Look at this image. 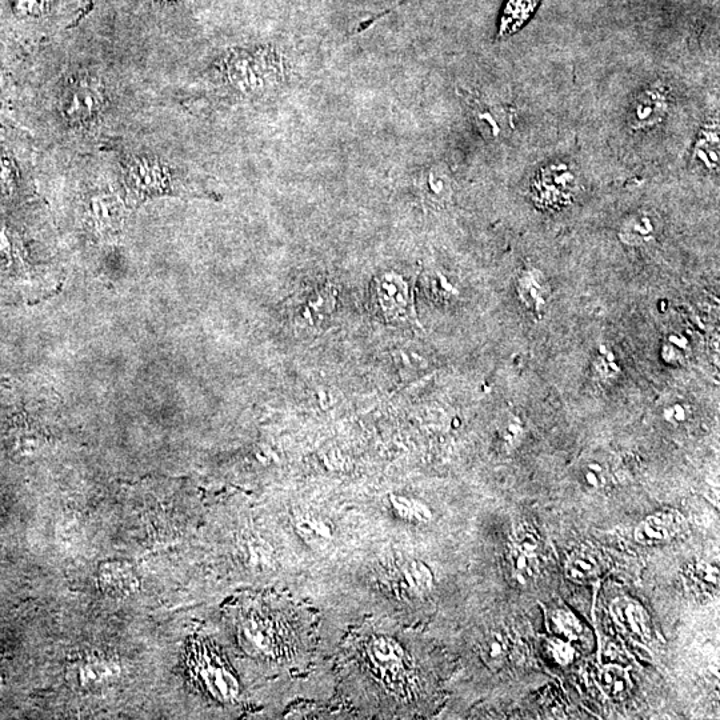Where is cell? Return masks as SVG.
I'll return each instance as SVG.
<instances>
[{
  "mask_svg": "<svg viewBox=\"0 0 720 720\" xmlns=\"http://www.w3.org/2000/svg\"><path fill=\"white\" fill-rule=\"evenodd\" d=\"M512 547L519 548V550L530 552V554L538 555L540 550V540L536 532L531 527L522 524L516 528L514 532V538H512Z\"/></svg>",
  "mask_w": 720,
  "mask_h": 720,
  "instance_id": "44dd1931",
  "label": "cell"
},
{
  "mask_svg": "<svg viewBox=\"0 0 720 720\" xmlns=\"http://www.w3.org/2000/svg\"><path fill=\"white\" fill-rule=\"evenodd\" d=\"M390 500L395 514L408 522L423 523L431 519V511L416 500L396 495H391Z\"/></svg>",
  "mask_w": 720,
  "mask_h": 720,
  "instance_id": "ac0fdd59",
  "label": "cell"
},
{
  "mask_svg": "<svg viewBox=\"0 0 720 720\" xmlns=\"http://www.w3.org/2000/svg\"><path fill=\"white\" fill-rule=\"evenodd\" d=\"M510 559L512 567H514L515 576L526 582L538 575L539 559L538 555L530 554V552L519 550L511 546Z\"/></svg>",
  "mask_w": 720,
  "mask_h": 720,
  "instance_id": "d6986e66",
  "label": "cell"
},
{
  "mask_svg": "<svg viewBox=\"0 0 720 720\" xmlns=\"http://www.w3.org/2000/svg\"><path fill=\"white\" fill-rule=\"evenodd\" d=\"M596 682L603 694L610 699H622L631 690V679L626 668L619 664H604L596 675Z\"/></svg>",
  "mask_w": 720,
  "mask_h": 720,
  "instance_id": "4fadbf2b",
  "label": "cell"
},
{
  "mask_svg": "<svg viewBox=\"0 0 720 720\" xmlns=\"http://www.w3.org/2000/svg\"><path fill=\"white\" fill-rule=\"evenodd\" d=\"M99 580L100 586L111 594H130L136 586L134 571L122 563L104 564Z\"/></svg>",
  "mask_w": 720,
  "mask_h": 720,
  "instance_id": "5bb4252c",
  "label": "cell"
},
{
  "mask_svg": "<svg viewBox=\"0 0 720 720\" xmlns=\"http://www.w3.org/2000/svg\"><path fill=\"white\" fill-rule=\"evenodd\" d=\"M602 571V559L590 547H580L568 558L566 575L575 583H590L598 579Z\"/></svg>",
  "mask_w": 720,
  "mask_h": 720,
  "instance_id": "9c48e42d",
  "label": "cell"
},
{
  "mask_svg": "<svg viewBox=\"0 0 720 720\" xmlns=\"http://www.w3.org/2000/svg\"><path fill=\"white\" fill-rule=\"evenodd\" d=\"M686 530V520L676 511L648 516L636 527L635 539L644 546H659L678 539Z\"/></svg>",
  "mask_w": 720,
  "mask_h": 720,
  "instance_id": "5b68a950",
  "label": "cell"
},
{
  "mask_svg": "<svg viewBox=\"0 0 720 720\" xmlns=\"http://www.w3.org/2000/svg\"><path fill=\"white\" fill-rule=\"evenodd\" d=\"M610 614L616 626L631 639L639 643L651 642L654 632L651 618L638 602L630 598L615 599L611 603Z\"/></svg>",
  "mask_w": 720,
  "mask_h": 720,
  "instance_id": "8992f818",
  "label": "cell"
},
{
  "mask_svg": "<svg viewBox=\"0 0 720 720\" xmlns=\"http://www.w3.org/2000/svg\"><path fill=\"white\" fill-rule=\"evenodd\" d=\"M600 659H602L603 664H619V666H622L624 660L623 650H620L618 644L608 640L600 650Z\"/></svg>",
  "mask_w": 720,
  "mask_h": 720,
  "instance_id": "cb8c5ba5",
  "label": "cell"
},
{
  "mask_svg": "<svg viewBox=\"0 0 720 720\" xmlns=\"http://www.w3.org/2000/svg\"><path fill=\"white\" fill-rule=\"evenodd\" d=\"M550 651L556 662L563 664V666L574 662L575 648L572 647L571 642H567V640L559 638L552 639L550 642Z\"/></svg>",
  "mask_w": 720,
  "mask_h": 720,
  "instance_id": "7402d4cb",
  "label": "cell"
},
{
  "mask_svg": "<svg viewBox=\"0 0 720 720\" xmlns=\"http://www.w3.org/2000/svg\"><path fill=\"white\" fill-rule=\"evenodd\" d=\"M336 306V294L330 284L316 288L304 298L296 312V323L304 327L318 328L330 318Z\"/></svg>",
  "mask_w": 720,
  "mask_h": 720,
  "instance_id": "52a82bcc",
  "label": "cell"
},
{
  "mask_svg": "<svg viewBox=\"0 0 720 720\" xmlns=\"http://www.w3.org/2000/svg\"><path fill=\"white\" fill-rule=\"evenodd\" d=\"M188 674L200 690L219 702H231L239 695V682L226 660L204 642L191 644L187 655Z\"/></svg>",
  "mask_w": 720,
  "mask_h": 720,
  "instance_id": "6da1fadb",
  "label": "cell"
},
{
  "mask_svg": "<svg viewBox=\"0 0 720 720\" xmlns=\"http://www.w3.org/2000/svg\"><path fill=\"white\" fill-rule=\"evenodd\" d=\"M100 106L99 95L87 84H79L68 90L64 99V111L70 119H87Z\"/></svg>",
  "mask_w": 720,
  "mask_h": 720,
  "instance_id": "8fae6325",
  "label": "cell"
},
{
  "mask_svg": "<svg viewBox=\"0 0 720 720\" xmlns=\"http://www.w3.org/2000/svg\"><path fill=\"white\" fill-rule=\"evenodd\" d=\"M118 675V663L96 651L83 652L67 666L68 682L79 690H102L110 686Z\"/></svg>",
  "mask_w": 720,
  "mask_h": 720,
  "instance_id": "3957f363",
  "label": "cell"
},
{
  "mask_svg": "<svg viewBox=\"0 0 720 720\" xmlns=\"http://www.w3.org/2000/svg\"><path fill=\"white\" fill-rule=\"evenodd\" d=\"M374 290L379 310L387 322L402 323L412 319L410 284L402 276L395 272L379 275Z\"/></svg>",
  "mask_w": 720,
  "mask_h": 720,
  "instance_id": "277c9868",
  "label": "cell"
},
{
  "mask_svg": "<svg viewBox=\"0 0 720 720\" xmlns=\"http://www.w3.org/2000/svg\"><path fill=\"white\" fill-rule=\"evenodd\" d=\"M367 654L375 670L392 676V679H395V676L406 667V654L403 648L387 636H374L368 643Z\"/></svg>",
  "mask_w": 720,
  "mask_h": 720,
  "instance_id": "ba28073f",
  "label": "cell"
},
{
  "mask_svg": "<svg viewBox=\"0 0 720 720\" xmlns=\"http://www.w3.org/2000/svg\"><path fill=\"white\" fill-rule=\"evenodd\" d=\"M510 654V638L502 631L488 632L480 643V656L492 668L503 666Z\"/></svg>",
  "mask_w": 720,
  "mask_h": 720,
  "instance_id": "9a60e30c",
  "label": "cell"
},
{
  "mask_svg": "<svg viewBox=\"0 0 720 720\" xmlns=\"http://www.w3.org/2000/svg\"><path fill=\"white\" fill-rule=\"evenodd\" d=\"M664 114V100L655 92H646L636 100L632 108V122L638 127L650 126L662 119Z\"/></svg>",
  "mask_w": 720,
  "mask_h": 720,
  "instance_id": "2e32d148",
  "label": "cell"
},
{
  "mask_svg": "<svg viewBox=\"0 0 720 720\" xmlns=\"http://www.w3.org/2000/svg\"><path fill=\"white\" fill-rule=\"evenodd\" d=\"M684 583L696 598H714L719 590L718 568L707 563H696L687 568Z\"/></svg>",
  "mask_w": 720,
  "mask_h": 720,
  "instance_id": "30bf717a",
  "label": "cell"
},
{
  "mask_svg": "<svg viewBox=\"0 0 720 720\" xmlns=\"http://www.w3.org/2000/svg\"><path fill=\"white\" fill-rule=\"evenodd\" d=\"M548 622H550L551 631L562 636L563 640H567V642H574L583 634L582 623L570 611L555 610L548 618Z\"/></svg>",
  "mask_w": 720,
  "mask_h": 720,
  "instance_id": "e0dca14e",
  "label": "cell"
},
{
  "mask_svg": "<svg viewBox=\"0 0 720 720\" xmlns=\"http://www.w3.org/2000/svg\"><path fill=\"white\" fill-rule=\"evenodd\" d=\"M539 0H507L500 18L499 36L515 34L527 23L538 7Z\"/></svg>",
  "mask_w": 720,
  "mask_h": 720,
  "instance_id": "7c38bea8",
  "label": "cell"
},
{
  "mask_svg": "<svg viewBox=\"0 0 720 720\" xmlns=\"http://www.w3.org/2000/svg\"><path fill=\"white\" fill-rule=\"evenodd\" d=\"M578 187V178L567 164H550L532 180V199L546 210L562 208L570 202Z\"/></svg>",
  "mask_w": 720,
  "mask_h": 720,
  "instance_id": "7a4b0ae2",
  "label": "cell"
},
{
  "mask_svg": "<svg viewBox=\"0 0 720 720\" xmlns=\"http://www.w3.org/2000/svg\"><path fill=\"white\" fill-rule=\"evenodd\" d=\"M404 575H406V579L411 586L418 591L426 592L431 590L432 584H434L430 568L426 564L418 562V560H414V562H410L404 567Z\"/></svg>",
  "mask_w": 720,
  "mask_h": 720,
  "instance_id": "ffe728a7",
  "label": "cell"
},
{
  "mask_svg": "<svg viewBox=\"0 0 720 720\" xmlns=\"http://www.w3.org/2000/svg\"><path fill=\"white\" fill-rule=\"evenodd\" d=\"M299 531L307 534L308 538H331L330 527L326 523L320 522L318 519L306 518L299 524Z\"/></svg>",
  "mask_w": 720,
  "mask_h": 720,
  "instance_id": "603a6c76",
  "label": "cell"
}]
</instances>
